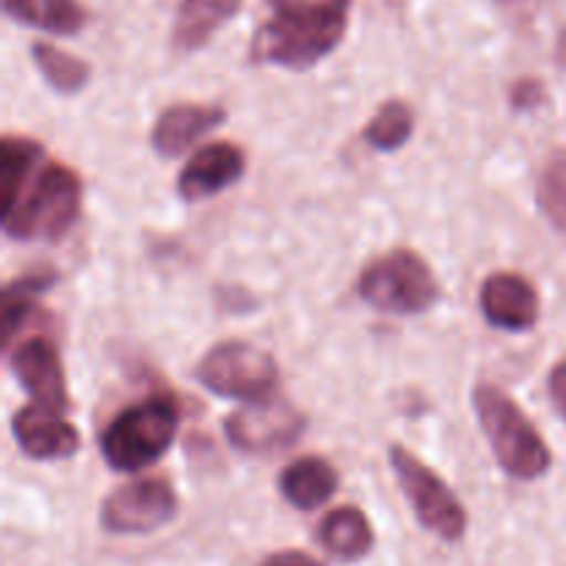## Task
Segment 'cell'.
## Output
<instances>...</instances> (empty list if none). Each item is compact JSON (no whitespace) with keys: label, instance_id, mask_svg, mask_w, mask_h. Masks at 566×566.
I'll return each instance as SVG.
<instances>
[{"label":"cell","instance_id":"obj_6","mask_svg":"<svg viewBox=\"0 0 566 566\" xmlns=\"http://www.w3.org/2000/svg\"><path fill=\"white\" fill-rule=\"evenodd\" d=\"M390 464L420 525L446 542L462 539L468 531V514L451 486L403 446H390Z\"/></svg>","mask_w":566,"mask_h":566},{"label":"cell","instance_id":"obj_2","mask_svg":"<svg viewBox=\"0 0 566 566\" xmlns=\"http://www.w3.org/2000/svg\"><path fill=\"white\" fill-rule=\"evenodd\" d=\"M81 177L61 164H44L6 202L3 232L11 241H59L81 213Z\"/></svg>","mask_w":566,"mask_h":566},{"label":"cell","instance_id":"obj_15","mask_svg":"<svg viewBox=\"0 0 566 566\" xmlns=\"http://www.w3.org/2000/svg\"><path fill=\"white\" fill-rule=\"evenodd\" d=\"M238 9L241 0H180L171 28V44L180 53L205 48L208 39L238 14Z\"/></svg>","mask_w":566,"mask_h":566},{"label":"cell","instance_id":"obj_7","mask_svg":"<svg viewBox=\"0 0 566 566\" xmlns=\"http://www.w3.org/2000/svg\"><path fill=\"white\" fill-rule=\"evenodd\" d=\"M197 379L208 387L213 396L224 398H254L271 396L280 381L276 363L271 354L252 343H221L210 348L197 368Z\"/></svg>","mask_w":566,"mask_h":566},{"label":"cell","instance_id":"obj_19","mask_svg":"<svg viewBox=\"0 0 566 566\" xmlns=\"http://www.w3.org/2000/svg\"><path fill=\"white\" fill-rule=\"evenodd\" d=\"M31 55L33 61H36V70L42 72L44 81H48L55 92L75 94L86 86L88 66L83 64L81 59H75V55L64 53V50H59L55 44L48 42L33 44Z\"/></svg>","mask_w":566,"mask_h":566},{"label":"cell","instance_id":"obj_16","mask_svg":"<svg viewBox=\"0 0 566 566\" xmlns=\"http://www.w3.org/2000/svg\"><path fill=\"white\" fill-rule=\"evenodd\" d=\"M280 492L291 506L313 512L337 492V473L321 457H304L282 470Z\"/></svg>","mask_w":566,"mask_h":566},{"label":"cell","instance_id":"obj_23","mask_svg":"<svg viewBox=\"0 0 566 566\" xmlns=\"http://www.w3.org/2000/svg\"><path fill=\"white\" fill-rule=\"evenodd\" d=\"M547 387H551L553 403H556V409L566 420V357L551 370V381H547Z\"/></svg>","mask_w":566,"mask_h":566},{"label":"cell","instance_id":"obj_17","mask_svg":"<svg viewBox=\"0 0 566 566\" xmlns=\"http://www.w3.org/2000/svg\"><path fill=\"white\" fill-rule=\"evenodd\" d=\"M318 542L337 562H359L374 551V528L359 509L340 506L324 517Z\"/></svg>","mask_w":566,"mask_h":566},{"label":"cell","instance_id":"obj_9","mask_svg":"<svg viewBox=\"0 0 566 566\" xmlns=\"http://www.w3.org/2000/svg\"><path fill=\"white\" fill-rule=\"evenodd\" d=\"M177 517V495L166 481L142 479L119 486L99 509L103 531L116 536L153 534Z\"/></svg>","mask_w":566,"mask_h":566},{"label":"cell","instance_id":"obj_1","mask_svg":"<svg viewBox=\"0 0 566 566\" xmlns=\"http://www.w3.org/2000/svg\"><path fill=\"white\" fill-rule=\"evenodd\" d=\"M352 0H271L274 17L258 31L252 59L307 70L340 44Z\"/></svg>","mask_w":566,"mask_h":566},{"label":"cell","instance_id":"obj_13","mask_svg":"<svg viewBox=\"0 0 566 566\" xmlns=\"http://www.w3.org/2000/svg\"><path fill=\"white\" fill-rule=\"evenodd\" d=\"M243 158L241 149L230 142L208 144V147L197 149L180 171L177 180V191L186 202H197V199H208L213 193L224 191V188L235 186L243 177Z\"/></svg>","mask_w":566,"mask_h":566},{"label":"cell","instance_id":"obj_4","mask_svg":"<svg viewBox=\"0 0 566 566\" xmlns=\"http://www.w3.org/2000/svg\"><path fill=\"white\" fill-rule=\"evenodd\" d=\"M180 423L177 403L169 396H153L133 403L103 431L99 451L116 473H136L158 462L171 448Z\"/></svg>","mask_w":566,"mask_h":566},{"label":"cell","instance_id":"obj_14","mask_svg":"<svg viewBox=\"0 0 566 566\" xmlns=\"http://www.w3.org/2000/svg\"><path fill=\"white\" fill-rule=\"evenodd\" d=\"M227 119L224 108L216 105H171L158 116L153 127V147L164 158H177L186 153L197 138L208 136L213 127H219Z\"/></svg>","mask_w":566,"mask_h":566},{"label":"cell","instance_id":"obj_22","mask_svg":"<svg viewBox=\"0 0 566 566\" xmlns=\"http://www.w3.org/2000/svg\"><path fill=\"white\" fill-rule=\"evenodd\" d=\"M539 208L558 230L566 232V155L553 160L539 180Z\"/></svg>","mask_w":566,"mask_h":566},{"label":"cell","instance_id":"obj_8","mask_svg":"<svg viewBox=\"0 0 566 566\" xmlns=\"http://www.w3.org/2000/svg\"><path fill=\"white\" fill-rule=\"evenodd\" d=\"M304 426H307L304 415L291 401L271 392L232 412L224 429L232 448L260 457L293 446L302 437Z\"/></svg>","mask_w":566,"mask_h":566},{"label":"cell","instance_id":"obj_5","mask_svg":"<svg viewBox=\"0 0 566 566\" xmlns=\"http://www.w3.org/2000/svg\"><path fill=\"white\" fill-rule=\"evenodd\" d=\"M359 296L381 313L415 315L426 313L440 298V285L420 254L396 249L363 271Z\"/></svg>","mask_w":566,"mask_h":566},{"label":"cell","instance_id":"obj_21","mask_svg":"<svg viewBox=\"0 0 566 566\" xmlns=\"http://www.w3.org/2000/svg\"><path fill=\"white\" fill-rule=\"evenodd\" d=\"M415 114L409 111L407 103H387L374 119L365 125L363 138L370 147L381 149V153H392V149L403 147L412 136Z\"/></svg>","mask_w":566,"mask_h":566},{"label":"cell","instance_id":"obj_12","mask_svg":"<svg viewBox=\"0 0 566 566\" xmlns=\"http://www.w3.org/2000/svg\"><path fill=\"white\" fill-rule=\"evenodd\" d=\"M11 374L31 392L33 401L61 409V412L70 403L66 401V381L59 352L44 337H28L11 352Z\"/></svg>","mask_w":566,"mask_h":566},{"label":"cell","instance_id":"obj_10","mask_svg":"<svg viewBox=\"0 0 566 566\" xmlns=\"http://www.w3.org/2000/svg\"><path fill=\"white\" fill-rule=\"evenodd\" d=\"M11 431L25 457L39 459H70L81 448V434L70 420L61 418V409L31 403L17 409L11 418Z\"/></svg>","mask_w":566,"mask_h":566},{"label":"cell","instance_id":"obj_11","mask_svg":"<svg viewBox=\"0 0 566 566\" xmlns=\"http://www.w3.org/2000/svg\"><path fill=\"white\" fill-rule=\"evenodd\" d=\"M481 313L492 326L506 332H528L539 321V296L525 276L501 271L481 285Z\"/></svg>","mask_w":566,"mask_h":566},{"label":"cell","instance_id":"obj_3","mask_svg":"<svg viewBox=\"0 0 566 566\" xmlns=\"http://www.w3.org/2000/svg\"><path fill=\"white\" fill-rule=\"evenodd\" d=\"M479 423L490 440L492 453L512 479L534 481L551 470V448L531 426L523 409L495 385H479L473 392Z\"/></svg>","mask_w":566,"mask_h":566},{"label":"cell","instance_id":"obj_24","mask_svg":"<svg viewBox=\"0 0 566 566\" xmlns=\"http://www.w3.org/2000/svg\"><path fill=\"white\" fill-rule=\"evenodd\" d=\"M260 566H324L318 562V558H313L310 553H302V551H282V553H274V556L265 558Z\"/></svg>","mask_w":566,"mask_h":566},{"label":"cell","instance_id":"obj_18","mask_svg":"<svg viewBox=\"0 0 566 566\" xmlns=\"http://www.w3.org/2000/svg\"><path fill=\"white\" fill-rule=\"evenodd\" d=\"M3 9L11 20L59 36H72L86 25L81 0H3Z\"/></svg>","mask_w":566,"mask_h":566},{"label":"cell","instance_id":"obj_20","mask_svg":"<svg viewBox=\"0 0 566 566\" xmlns=\"http://www.w3.org/2000/svg\"><path fill=\"white\" fill-rule=\"evenodd\" d=\"M44 149L25 136H6L0 144V166H3V193L6 202L17 197L28 177L42 164Z\"/></svg>","mask_w":566,"mask_h":566}]
</instances>
